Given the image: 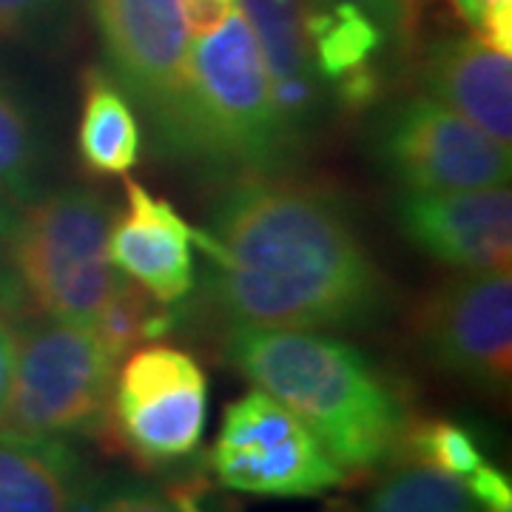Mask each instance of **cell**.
<instances>
[{"instance_id":"cell-12","label":"cell","mask_w":512,"mask_h":512,"mask_svg":"<svg viewBox=\"0 0 512 512\" xmlns=\"http://www.w3.org/2000/svg\"><path fill=\"white\" fill-rule=\"evenodd\" d=\"M254 32L282 137L299 160L319 140L330 109L328 83L316 72L302 0H237Z\"/></svg>"},{"instance_id":"cell-6","label":"cell","mask_w":512,"mask_h":512,"mask_svg":"<svg viewBox=\"0 0 512 512\" xmlns=\"http://www.w3.org/2000/svg\"><path fill=\"white\" fill-rule=\"evenodd\" d=\"M208 421V376L183 348L148 342L114 376L109 433L143 467L180 464L197 453Z\"/></svg>"},{"instance_id":"cell-2","label":"cell","mask_w":512,"mask_h":512,"mask_svg":"<svg viewBox=\"0 0 512 512\" xmlns=\"http://www.w3.org/2000/svg\"><path fill=\"white\" fill-rule=\"evenodd\" d=\"M225 359L256 390L288 407L345 473H367L399 453L407 407L356 345L319 330L231 328Z\"/></svg>"},{"instance_id":"cell-29","label":"cell","mask_w":512,"mask_h":512,"mask_svg":"<svg viewBox=\"0 0 512 512\" xmlns=\"http://www.w3.org/2000/svg\"><path fill=\"white\" fill-rule=\"evenodd\" d=\"M453 3H456L458 15L476 29L478 20H481V3H478V0H453Z\"/></svg>"},{"instance_id":"cell-3","label":"cell","mask_w":512,"mask_h":512,"mask_svg":"<svg viewBox=\"0 0 512 512\" xmlns=\"http://www.w3.org/2000/svg\"><path fill=\"white\" fill-rule=\"evenodd\" d=\"M180 160H194L234 180L279 174L296 163L239 3L214 32L194 37L188 46Z\"/></svg>"},{"instance_id":"cell-23","label":"cell","mask_w":512,"mask_h":512,"mask_svg":"<svg viewBox=\"0 0 512 512\" xmlns=\"http://www.w3.org/2000/svg\"><path fill=\"white\" fill-rule=\"evenodd\" d=\"M305 6H328V3H350L382 26L387 40L399 55H410L419 35L421 0H302Z\"/></svg>"},{"instance_id":"cell-19","label":"cell","mask_w":512,"mask_h":512,"mask_svg":"<svg viewBox=\"0 0 512 512\" xmlns=\"http://www.w3.org/2000/svg\"><path fill=\"white\" fill-rule=\"evenodd\" d=\"M174 325H177V313L171 311V305L154 299L134 279L120 276L109 299L94 316L92 330L114 359H123L134 348H143L165 336Z\"/></svg>"},{"instance_id":"cell-26","label":"cell","mask_w":512,"mask_h":512,"mask_svg":"<svg viewBox=\"0 0 512 512\" xmlns=\"http://www.w3.org/2000/svg\"><path fill=\"white\" fill-rule=\"evenodd\" d=\"M237 9V0H183V20L188 37L208 35Z\"/></svg>"},{"instance_id":"cell-18","label":"cell","mask_w":512,"mask_h":512,"mask_svg":"<svg viewBox=\"0 0 512 512\" xmlns=\"http://www.w3.org/2000/svg\"><path fill=\"white\" fill-rule=\"evenodd\" d=\"M43 140L18 89L0 74V200L29 205L40 188Z\"/></svg>"},{"instance_id":"cell-4","label":"cell","mask_w":512,"mask_h":512,"mask_svg":"<svg viewBox=\"0 0 512 512\" xmlns=\"http://www.w3.org/2000/svg\"><path fill=\"white\" fill-rule=\"evenodd\" d=\"M111 208L97 191L60 188L12 222L6 262L20 296L52 319L92 325L120 271L109 259Z\"/></svg>"},{"instance_id":"cell-5","label":"cell","mask_w":512,"mask_h":512,"mask_svg":"<svg viewBox=\"0 0 512 512\" xmlns=\"http://www.w3.org/2000/svg\"><path fill=\"white\" fill-rule=\"evenodd\" d=\"M114 376L117 359L92 325L43 316L18 336L0 433L60 441L100 433Z\"/></svg>"},{"instance_id":"cell-7","label":"cell","mask_w":512,"mask_h":512,"mask_svg":"<svg viewBox=\"0 0 512 512\" xmlns=\"http://www.w3.org/2000/svg\"><path fill=\"white\" fill-rule=\"evenodd\" d=\"M92 12L114 80L143 109L165 157L180 160L191 46L183 0H92Z\"/></svg>"},{"instance_id":"cell-9","label":"cell","mask_w":512,"mask_h":512,"mask_svg":"<svg viewBox=\"0 0 512 512\" xmlns=\"http://www.w3.org/2000/svg\"><path fill=\"white\" fill-rule=\"evenodd\" d=\"M373 157L404 191L510 183V148L430 94L393 103L373 128Z\"/></svg>"},{"instance_id":"cell-28","label":"cell","mask_w":512,"mask_h":512,"mask_svg":"<svg viewBox=\"0 0 512 512\" xmlns=\"http://www.w3.org/2000/svg\"><path fill=\"white\" fill-rule=\"evenodd\" d=\"M12 214H9V205L0 200V268L6 262V245H9V234H12ZM3 279V276H0Z\"/></svg>"},{"instance_id":"cell-10","label":"cell","mask_w":512,"mask_h":512,"mask_svg":"<svg viewBox=\"0 0 512 512\" xmlns=\"http://www.w3.org/2000/svg\"><path fill=\"white\" fill-rule=\"evenodd\" d=\"M413 330L430 365L484 393L512 379V276L478 271L441 282L416 308Z\"/></svg>"},{"instance_id":"cell-17","label":"cell","mask_w":512,"mask_h":512,"mask_svg":"<svg viewBox=\"0 0 512 512\" xmlns=\"http://www.w3.org/2000/svg\"><path fill=\"white\" fill-rule=\"evenodd\" d=\"M305 32L311 40L316 72L328 86H339L359 74L382 72L379 57L390 40L362 9L350 3L305 6Z\"/></svg>"},{"instance_id":"cell-21","label":"cell","mask_w":512,"mask_h":512,"mask_svg":"<svg viewBox=\"0 0 512 512\" xmlns=\"http://www.w3.org/2000/svg\"><path fill=\"white\" fill-rule=\"evenodd\" d=\"M399 453L456 478H467L484 464L476 433L450 419L407 421Z\"/></svg>"},{"instance_id":"cell-27","label":"cell","mask_w":512,"mask_h":512,"mask_svg":"<svg viewBox=\"0 0 512 512\" xmlns=\"http://www.w3.org/2000/svg\"><path fill=\"white\" fill-rule=\"evenodd\" d=\"M15 348H18V333L0 316V407H3V399H6L9 382H12Z\"/></svg>"},{"instance_id":"cell-25","label":"cell","mask_w":512,"mask_h":512,"mask_svg":"<svg viewBox=\"0 0 512 512\" xmlns=\"http://www.w3.org/2000/svg\"><path fill=\"white\" fill-rule=\"evenodd\" d=\"M473 501L478 504V510L484 512H512V484L507 473H501L493 464H481L476 473L467 476L464 484Z\"/></svg>"},{"instance_id":"cell-8","label":"cell","mask_w":512,"mask_h":512,"mask_svg":"<svg viewBox=\"0 0 512 512\" xmlns=\"http://www.w3.org/2000/svg\"><path fill=\"white\" fill-rule=\"evenodd\" d=\"M208 464L222 487L251 495L311 498L348 481L311 430L262 390L225 407Z\"/></svg>"},{"instance_id":"cell-20","label":"cell","mask_w":512,"mask_h":512,"mask_svg":"<svg viewBox=\"0 0 512 512\" xmlns=\"http://www.w3.org/2000/svg\"><path fill=\"white\" fill-rule=\"evenodd\" d=\"M367 512H478V504L456 476L402 458L370 493Z\"/></svg>"},{"instance_id":"cell-15","label":"cell","mask_w":512,"mask_h":512,"mask_svg":"<svg viewBox=\"0 0 512 512\" xmlns=\"http://www.w3.org/2000/svg\"><path fill=\"white\" fill-rule=\"evenodd\" d=\"M86 467L69 441L0 433V512H80Z\"/></svg>"},{"instance_id":"cell-16","label":"cell","mask_w":512,"mask_h":512,"mask_svg":"<svg viewBox=\"0 0 512 512\" xmlns=\"http://www.w3.org/2000/svg\"><path fill=\"white\" fill-rule=\"evenodd\" d=\"M140 117L114 80V74L92 66L83 74V106L77 126V151L97 177H120L140 160Z\"/></svg>"},{"instance_id":"cell-1","label":"cell","mask_w":512,"mask_h":512,"mask_svg":"<svg viewBox=\"0 0 512 512\" xmlns=\"http://www.w3.org/2000/svg\"><path fill=\"white\" fill-rule=\"evenodd\" d=\"M194 245L211 262L202 302L231 328L367 330L390 308L345 202L285 171L237 177Z\"/></svg>"},{"instance_id":"cell-30","label":"cell","mask_w":512,"mask_h":512,"mask_svg":"<svg viewBox=\"0 0 512 512\" xmlns=\"http://www.w3.org/2000/svg\"><path fill=\"white\" fill-rule=\"evenodd\" d=\"M481 3V12L487 9V6H501V3H512V0H478Z\"/></svg>"},{"instance_id":"cell-24","label":"cell","mask_w":512,"mask_h":512,"mask_svg":"<svg viewBox=\"0 0 512 512\" xmlns=\"http://www.w3.org/2000/svg\"><path fill=\"white\" fill-rule=\"evenodd\" d=\"M60 9V0H0V40H23L40 32Z\"/></svg>"},{"instance_id":"cell-22","label":"cell","mask_w":512,"mask_h":512,"mask_svg":"<svg viewBox=\"0 0 512 512\" xmlns=\"http://www.w3.org/2000/svg\"><path fill=\"white\" fill-rule=\"evenodd\" d=\"M80 512H183L168 490H157L140 481H109L89 487Z\"/></svg>"},{"instance_id":"cell-13","label":"cell","mask_w":512,"mask_h":512,"mask_svg":"<svg viewBox=\"0 0 512 512\" xmlns=\"http://www.w3.org/2000/svg\"><path fill=\"white\" fill-rule=\"evenodd\" d=\"M126 202V214L109 225L111 265L174 308L197 288L194 228L171 202L134 180L126 183Z\"/></svg>"},{"instance_id":"cell-14","label":"cell","mask_w":512,"mask_h":512,"mask_svg":"<svg viewBox=\"0 0 512 512\" xmlns=\"http://www.w3.org/2000/svg\"><path fill=\"white\" fill-rule=\"evenodd\" d=\"M419 80L433 100L510 148L512 55L495 52L476 35L441 37L421 52Z\"/></svg>"},{"instance_id":"cell-11","label":"cell","mask_w":512,"mask_h":512,"mask_svg":"<svg viewBox=\"0 0 512 512\" xmlns=\"http://www.w3.org/2000/svg\"><path fill=\"white\" fill-rule=\"evenodd\" d=\"M396 217L404 237L453 271H510L512 191L507 185L407 191Z\"/></svg>"}]
</instances>
